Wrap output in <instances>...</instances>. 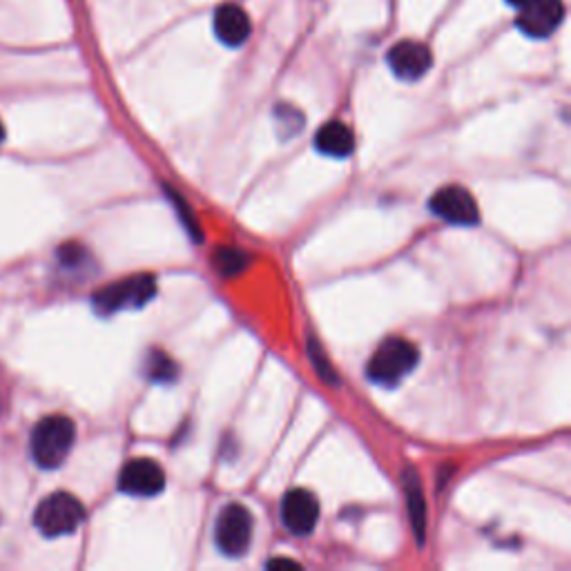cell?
<instances>
[{
  "mask_svg": "<svg viewBox=\"0 0 571 571\" xmlns=\"http://www.w3.org/2000/svg\"><path fill=\"white\" fill-rule=\"evenodd\" d=\"M76 427L65 415H47L32 431V458L41 469H58L70 456Z\"/></svg>",
  "mask_w": 571,
  "mask_h": 571,
  "instance_id": "1",
  "label": "cell"
},
{
  "mask_svg": "<svg viewBox=\"0 0 571 571\" xmlns=\"http://www.w3.org/2000/svg\"><path fill=\"white\" fill-rule=\"evenodd\" d=\"M418 362V346L409 340H402V337H389L375 348L369 366H366V373L375 384L395 386L418 366Z\"/></svg>",
  "mask_w": 571,
  "mask_h": 571,
  "instance_id": "2",
  "label": "cell"
},
{
  "mask_svg": "<svg viewBox=\"0 0 571 571\" xmlns=\"http://www.w3.org/2000/svg\"><path fill=\"white\" fill-rule=\"evenodd\" d=\"M85 520V507L79 498L72 493H52L47 496L41 505H38L34 514V525L47 538H61L67 534H74L76 529L83 525Z\"/></svg>",
  "mask_w": 571,
  "mask_h": 571,
  "instance_id": "3",
  "label": "cell"
},
{
  "mask_svg": "<svg viewBox=\"0 0 571 571\" xmlns=\"http://www.w3.org/2000/svg\"><path fill=\"white\" fill-rule=\"evenodd\" d=\"M157 295V282L152 275H134L121 282L105 286L103 290L94 295L92 304L96 313L101 315H114L128 308H141Z\"/></svg>",
  "mask_w": 571,
  "mask_h": 571,
  "instance_id": "4",
  "label": "cell"
},
{
  "mask_svg": "<svg viewBox=\"0 0 571 571\" xmlns=\"http://www.w3.org/2000/svg\"><path fill=\"white\" fill-rule=\"evenodd\" d=\"M215 540L221 554L230 558L244 556L253 543V516H250V511L244 505H228L217 518Z\"/></svg>",
  "mask_w": 571,
  "mask_h": 571,
  "instance_id": "5",
  "label": "cell"
},
{
  "mask_svg": "<svg viewBox=\"0 0 571 571\" xmlns=\"http://www.w3.org/2000/svg\"><path fill=\"white\" fill-rule=\"evenodd\" d=\"M518 7L516 25L522 34L531 38H547L554 34L565 18L563 0H525Z\"/></svg>",
  "mask_w": 571,
  "mask_h": 571,
  "instance_id": "6",
  "label": "cell"
},
{
  "mask_svg": "<svg viewBox=\"0 0 571 571\" xmlns=\"http://www.w3.org/2000/svg\"><path fill=\"white\" fill-rule=\"evenodd\" d=\"M433 215L449 221L453 226H476L480 221V210L476 199L462 186H444L431 199Z\"/></svg>",
  "mask_w": 571,
  "mask_h": 571,
  "instance_id": "7",
  "label": "cell"
},
{
  "mask_svg": "<svg viewBox=\"0 0 571 571\" xmlns=\"http://www.w3.org/2000/svg\"><path fill=\"white\" fill-rule=\"evenodd\" d=\"M166 487V473L150 458H137L125 464L119 476V489L128 496L152 498Z\"/></svg>",
  "mask_w": 571,
  "mask_h": 571,
  "instance_id": "8",
  "label": "cell"
},
{
  "mask_svg": "<svg viewBox=\"0 0 571 571\" xmlns=\"http://www.w3.org/2000/svg\"><path fill=\"white\" fill-rule=\"evenodd\" d=\"M391 72L402 81H420L431 70L433 54L424 43L400 41L386 54Z\"/></svg>",
  "mask_w": 571,
  "mask_h": 571,
  "instance_id": "9",
  "label": "cell"
},
{
  "mask_svg": "<svg viewBox=\"0 0 571 571\" xmlns=\"http://www.w3.org/2000/svg\"><path fill=\"white\" fill-rule=\"evenodd\" d=\"M319 520V502L311 491L293 489L282 500V522L295 536L313 534Z\"/></svg>",
  "mask_w": 571,
  "mask_h": 571,
  "instance_id": "10",
  "label": "cell"
},
{
  "mask_svg": "<svg viewBox=\"0 0 571 571\" xmlns=\"http://www.w3.org/2000/svg\"><path fill=\"white\" fill-rule=\"evenodd\" d=\"M212 25H215V34L219 41L228 47L244 45L248 41L250 32H253L248 14L237 5H221L217 9Z\"/></svg>",
  "mask_w": 571,
  "mask_h": 571,
  "instance_id": "11",
  "label": "cell"
},
{
  "mask_svg": "<svg viewBox=\"0 0 571 571\" xmlns=\"http://www.w3.org/2000/svg\"><path fill=\"white\" fill-rule=\"evenodd\" d=\"M315 148L326 157H351L355 150V134L342 121H331L315 134Z\"/></svg>",
  "mask_w": 571,
  "mask_h": 571,
  "instance_id": "12",
  "label": "cell"
},
{
  "mask_svg": "<svg viewBox=\"0 0 571 571\" xmlns=\"http://www.w3.org/2000/svg\"><path fill=\"white\" fill-rule=\"evenodd\" d=\"M404 496H406V509H409V520L415 531L418 543H424V531H427V502H424V493L420 487V480L415 476L413 469L404 471Z\"/></svg>",
  "mask_w": 571,
  "mask_h": 571,
  "instance_id": "13",
  "label": "cell"
},
{
  "mask_svg": "<svg viewBox=\"0 0 571 571\" xmlns=\"http://www.w3.org/2000/svg\"><path fill=\"white\" fill-rule=\"evenodd\" d=\"M215 264L224 275H237L246 268L248 257L237 248H221L215 255Z\"/></svg>",
  "mask_w": 571,
  "mask_h": 571,
  "instance_id": "14",
  "label": "cell"
},
{
  "mask_svg": "<svg viewBox=\"0 0 571 571\" xmlns=\"http://www.w3.org/2000/svg\"><path fill=\"white\" fill-rule=\"evenodd\" d=\"M148 375L157 382H168L174 377V364L168 360L166 355H152Z\"/></svg>",
  "mask_w": 571,
  "mask_h": 571,
  "instance_id": "15",
  "label": "cell"
},
{
  "mask_svg": "<svg viewBox=\"0 0 571 571\" xmlns=\"http://www.w3.org/2000/svg\"><path fill=\"white\" fill-rule=\"evenodd\" d=\"M308 353H311V355H313V362L317 364V369H319V375H322V377H324V380H331V382H335V380H333V371H331V369H328V366H326V360H324V353H319V351H317V346H315V342H311V344H308Z\"/></svg>",
  "mask_w": 571,
  "mask_h": 571,
  "instance_id": "16",
  "label": "cell"
},
{
  "mask_svg": "<svg viewBox=\"0 0 571 571\" xmlns=\"http://www.w3.org/2000/svg\"><path fill=\"white\" fill-rule=\"evenodd\" d=\"M270 567L273 565H286V567H297V563H293V560H286V558H282V560H270L268 563Z\"/></svg>",
  "mask_w": 571,
  "mask_h": 571,
  "instance_id": "17",
  "label": "cell"
},
{
  "mask_svg": "<svg viewBox=\"0 0 571 571\" xmlns=\"http://www.w3.org/2000/svg\"><path fill=\"white\" fill-rule=\"evenodd\" d=\"M5 141V125H3V121H0V143Z\"/></svg>",
  "mask_w": 571,
  "mask_h": 571,
  "instance_id": "18",
  "label": "cell"
},
{
  "mask_svg": "<svg viewBox=\"0 0 571 571\" xmlns=\"http://www.w3.org/2000/svg\"><path fill=\"white\" fill-rule=\"evenodd\" d=\"M507 3H511V5H516V7H518V5L525 3V0H507Z\"/></svg>",
  "mask_w": 571,
  "mask_h": 571,
  "instance_id": "19",
  "label": "cell"
}]
</instances>
